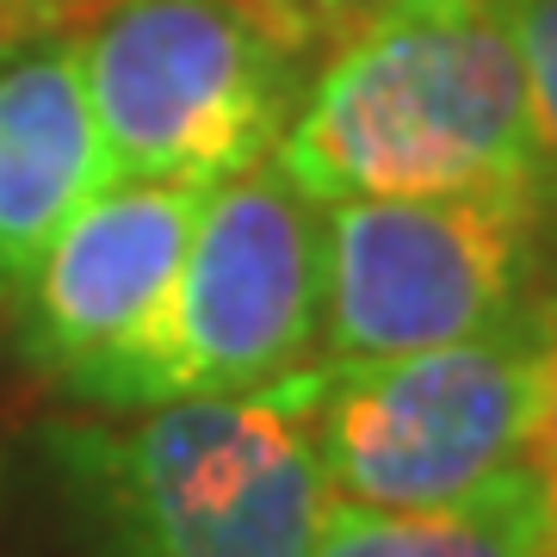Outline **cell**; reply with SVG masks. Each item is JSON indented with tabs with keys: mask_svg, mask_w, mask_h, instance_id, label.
<instances>
[{
	"mask_svg": "<svg viewBox=\"0 0 557 557\" xmlns=\"http://www.w3.org/2000/svg\"><path fill=\"white\" fill-rule=\"evenodd\" d=\"M273 161L310 199L533 186V119L508 0H391L347 25Z\"/></svg>",
	"mask_w": 557,
	"mask_h": 557,
	"instance_id": "cell-1",
	"label": "cell"
},
{
	"mask_svg": "<svg viewBox=\"0 0 557 557\" xmlns=\"http://www.w3.org/2000/svg\"><path fill=\"white\" fill-rule=\"evenodd\" d=\"M106 186H218L278 149L335 32L304 0H112L69 32Z\"/></svg>",
	"mask_w": 557,
	"mask_h": 557,
	"instance_id": "cell-2",
	"label": "cell"
},
{
	"mask_svg": "<svg viewBox=\"0 0 557 557\" xmlns=\"http://www.w3.org/2000/svg\"><path fill=\"white\" fill-rule=\"evenodd\" d=\"M322 236L329 205L273 156L205 186L168 310L131 354L81 372L69 391L112 409L242 397L310 372L322 347Z\"/></svg>",
	"mask_w": 557,
	"mask_h": 557,
	"instance_id": "cell-3",
	"label": "cell"
},
{
	"mask_svg": "<svg viewBox=\"0 0 557 557\" xmlns=\"http://www.w3.org/2000/svg\"><path fill=\"white\" fill-rule=\"evenodd\" d=\"M322 366L242 397L161 403L94 440L106 515L131 557H317L329 483Z\"/></svg>",
	"mask_w": 557,
	"mask_h": 557,
	"instance_id": "cell-4",
	"label": "cell"
},
{
	"mask_svg": "<svg viewBox=\"0 0 557 557\" xmlns=\"http://www.w3.org/2000/svg\"><path fill=\"white\" fill-rule=\"evenodd\" d=\"M552 304H527L520 317L453 347L322 366L317 453L329 502L416 515L453 508L520 471Z\"/></svg>",
	"mask_w": 557,
	"mask_h": 557,
	"instance_id": "cell-5",
	"label": "cell"
},
{
	"mask_svg": "<svg viewBox=\"0 0 557 557\" xmlns=\"http://www.w3.org/2000/svg\"><path fill=\"white\" fill-rule=\"evenodd\" d=\"M539 230L533 186L329 205L317 366L428 354L520 317Z\"/></svg>",
	"mask_w": 557,
	"mask_h": 557,
	"instance_id": "cell-6",
	"label": "cell"
},
{
	"mask_svg": "<svg viewBox=\"0 0 557 557\" xmlns=\"http://www.w3.org/2000/svg\"><path fill=\"white\" fill-rule=\"evenodd\" d=\"M199 205V186H106L81 205L25 285L32 359L75 384L81 372L131 354L168 310Z\"/></svg>",
	"mask_w": 557,
	"mask_h": 557,
	"instance_id": "cell-7",
	"label": "cell"
},
{
	"mask_svg": "<svg viewBox=\"0 0 557 557\" xmlns=\"http://www.w3.org/2000/svg\"><path fill=\"white\" fill-rule=\"evenodd\" d=\"M94 193H106V149L75 38H44L0 62V285H32Z\"/></svg>",
	"mask_w": 557,
	"mask_h": 557,
	"instance_id": "cell-8",
	"label": "cell"
},
{
	"mask_svg": "<svg viewBox=\"0 0 557 557\" xmlns=\"http://www.w3.org/2000/svg\"><path fill=\"white\" fill-rule=\"evenodd\" d=\"M552 527L557 515L545 483L520 465L453 508L384 515V508L329 502L317 557H545Z\"/></svg>",
	"mask_w": 557,
	"mask_h": 557,
	"instance_id": "cell-9",
	"label": "cell"
},
{
	"mask_svg": "<svg viewBox=\"0 0 557 557\" xmlns=\"http://www.w3.org/2000/svg\"><path fill=\"white\" fill-rule=\"evenodd\" d=\"M520 75H527V119L539 156V205L557 211V0H508Z\"/></svg>",
	"mask_w": 557,
	"mask_h": 557,
	"instance_id": "cell-10",
	"label": "cell"
},
{
	"mask_svg": "<svg viewBox=\"0 0 557 557\" xmlns=\"http://www.w3.org/2000/svg\"><path fill=\"white\" fill-rule=\"evenodd\" d=\"M106 7L112 0H0V62L44 38H69Z\"/></svg>",
	"mask_w": 557,
	"mask_h": 557,
	"instance_id": "cell-11",
	"label": "cell"
},
{
	"mask_svg": "<svg viewBox=\"0 0 557 557\" xmlns=\"http://www.w3.org/2000/svg\"><path fill=\"white\" fill-rule=\"evenodd\" d=\"M527 471L545 483V496H552V508H557V304H552L545 359H539V403H533V440H527Z\"/></svg>",
	"mask_w": 557,
	"mask_h": 557,
	"instance_id": "cell-12",
	"label": "cell"
},
{
	"mask_svg": "<svg viewBox=\"0 0 557 557\" xmlns=\"http://www.w3.org/2000/svg\"><path fill=\"white\" fill-rule=\"evenodd\" d=\"M304 7H310V13H317V20L341 38L347 25H359L366 13H379V7H391V0H304Z\"/></svg>",
	"mask_w": 557,
	"mask_h": 557,
	"instance_id": "cell-13",
	"label": "cell"
}]
</instances>
